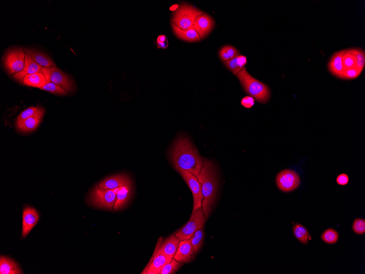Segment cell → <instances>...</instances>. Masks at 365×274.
<instances>
[{"label":"cell","instance_id":"obj_1","mask_svg":"<svg viewBox=\"0 0 365 274\" xmlns=\"http://www.w3.org/2000/svg\"><path fill=\"white\" fill-rule=\"evenodd\" d=\"M171 160L176 170H186L197 178L204 164V158L196 146L190 139L184 136L175 140L171 151Z\"/></svg>","mask_w":365,"mask_h":274},{"label":"cell","instance_id":"obj_2","mask_svg":"<svg viewBox=\"0 0 365 274\" xmlns=\"http://www.w3.org/2000/svg\"><path fill=\"white\" fill-rule=\"evenodd\" d=\"M214 163L205 158L198 179L202 187L204 196L202 208L207 220L210 216L217 196V178Z\"/></svg>","mask_w":365,"mask_h":274},{"label":"cell","instance_id":"obj_3","mask_svg":"<svg viewBox=\"0 0 365 274\" xmlns=\"http://www.w3.org/2000/svg\"><path fill=\"white\" fill-rule=\"evenodd\" d=\"M246 92L260 103L268 102L271 96L270 88L249 74L245 67L236 75Z\"/></svg>","mask_w":365,"mask_h":274},{"label":"cell","instance_id":"obj_4","mask_svg":"<svg viewBox=\"0 0 365 274\" xmlns=\"http://www.w3.org/2000/svg\"><path fill=\"white\" fill-rule=\"evenodd\" d=\"M203 14V12L200 11L191 5L184 4L175 11L171 22L181 29H190L193 28L196 18Z\"/></svg>","mask_w":365,"mask_h":274},{"label":"cell","instance_id":"obj_5","mask_svg":"<svg viewBox=\"0 0 365 274\" xmlns=\"http://www.w3.org/2000/svg\"><path fill=\"white\" fill-rule=\"evenodd\" d=\"M120 187L106 190H102L96 185L90 195V203L97 208L112 209L116 202L117 194Z\"/></svg>","mask_w":365,"mask_h":274},{"label":"cell","instance_id":"obj_6","mask_svg":"<svg viewBox=\"0 0 365 274\" xmlns=\"http://www.w3.org/2000/svg\"><path fill=\"white\" fill-rule=\"evenodd\" d=\"M205 221V216L202 207L192 212L190 220L176 233L175 236L180 241L190 239L198 230L204 228Z\"/></svg>","mask_w":365,"mask_h":274},{"label":"cell","instance_id":"obj_7","mask_svg":"<svg viewBox=\"0 0 365 274\" xmlns=\"http://www.w3.org/2000/svg\"><path fill=\"white\" fill-rule=\"evenodd\" d=\"M26 52L22 48L12 49L4 58V64L9 75L22 71L25 66Z\"/></svg>","mask_w":365,"mask_h":274},{"label":"cell","instance_id":"obj_8","mask_svg":"<svg viewBox=\"0 0 365 274\" xmlns=\"http://www.w3.org/2000/svg\"><path fill=\"white\" fill-rule=\"evenodd\" d=\"M43 74L47 83H53L58 85L67 92L71 93L74 90V83L72 79L64 72L57 68H43Z\"/></svg>","mask_w":365,"mask_h":274},{"label":"cell","instance_id":"obj_9","mask_svg":"<svg viewBox=\"0 0 365 274\" xmlns=\"http://www.w3.org/2000/svg\"><path fill=\"white\" fill-rule=\"evenodd\" d=\"M177 171L185 180L193 193L194 205L192 212H193L202 207L204 196L202 186L198 178L192 173L180 169L177 170Z\"/></svg>","mask_w":365,"mask_h":274},{"label":"cell","instance_id":"obj_10","mask_svg":"<svg viewBox=\"0 0 365 274\" xmlns=\"http://www.w3.org/2000/svg\"><path fill=\"white\" fill-rule=\"evenodd\" d=\"M276 182L280 190L284 192H290L299 187L301 179L299 175L293 170L285 169L278 174Z\"/></svg>","mask_w":365,"mask_h":274},{"label":"cell","instance_id":"obj_11","mask_svg":"<svg viewBox=\"0 0 365 274\" xmlns=\"http://www.w3.org/2000/svg\"><path fill=\"white\" fill-rule=\"evenodd\" d=\"M133 183L130 176L125 174L115 175L99 182V187L102 190H112L125 186H132Z\"/></svg>","mask_w":365,"mask_h":274},{"label":"cell","instance_id":"obj_12","mask_svg":"<svg viewBox=\"0 0 365 274\" xmlns=\"http://www.w3.org/2000/svg\"><path fill=\"white\" fill-rule=\"evenodd\" d=\"M214 25V20L208 14H203L196 18L193 28L199 34L200 39H203L211 32Z\"/></svg>","mask_w":365,"mask_h":274},{"label":"cell","instance_id":"obj_13","mask_svg":"<svg viewBox=\"0 0 365 274\" xmlns=\"http://www.w3.org/2000/svg\"><path fill=\"white\" fill-rule=\"evenodd\" d=\"M173 259L163 254H154L141 273L160 274L163 266L171 262Z\"/></svg>","mask_w":365,"mask_h":274},{"label":"cell","instance_id":"obj_14","mask_svg":"<svg viewBox=\"0 0 365 274\" xmlns=\"http://www.w3.org/2000/svg\"><path fill=\"white\" fill-rule=\"evenodd\" d=\"M39 220V213L35 209L28 206L24 209L23 215V238L30 233Z\"/></svg>","mask_w":365,"mask_h":274},{"label":"cell","instance_id":"obj_15","mask_svg":"<svg viewBox=\"0 0 365 274\" xmlns=\"http://www.w3.org/2000/svg\"><path fill=\"white\" fill-rule=\"evenodd\" d=\"M195 253L190 240H182L180 241L177 251L173 258L181 263H189L192 260Z\"/></svg>","mask_w":365,"mask_h":274},{"label":"cell","instance_id":"obj_16","mask_svg":"<svg viewBox=\"0 0 365 274\" xmlns=\"http://www.w3.org/2000/svg\"><path fill=\"white\" fill-rule=\"evenodd\" d=\"M43 67L36 63L32 58L26 53L25 66L23 70L14 75L13 77L18 82L23 83V79L27 75L35 74L36 72L43 74Z\"/></svg>","mask_w":365,"mask_h":274},{"label":"cell","instance_id":"obj_17","mask_svg":"<svg viewBox=\"0 0 365 274\" xmlns=\"http://www.w3.org/2000/svg\"><path fill=\"white\" fill-rule=\"evenodd\" d=\"M180 240L174 234L164 241L162 244L157 248L154 254H163L167 256L173 258L177 251Z\"/></svg>","mask_w":365,"mask_h":274},{"label":"cell","instance_id":"obj_18","mask_svg":"<svg viewBox=\"0 0 365 274\" xmlns=\"http://www.w3.org/2000/svg\"><path fill=\"white\" fill-rule=\"evenodd\" d=\"M45 113V109L42 111L22 121V122L16 124L17 129L24 133L32 132L37 129V127L41 122L42 118Z\"/></svg>","mask_w":365,"mask_h":274},{"label":"cell","instance_id":"obj_19","mask_svg":"<svg viewBox=\"0 0 365 274\" xmlns=\"http://www.w3.org/2000/svg\"><path fill=\"white\" fill-rule=\"evenodd\" d=\"M345 51L344 50L334 53L328 63V69L331 74L340 79H343L342 57Z\"/></svg>","mask_w":365,"mask_h":274},{"label":"cell","instance_id":"obj_20","mask_svg":"<svg viewBox=\"0 0 365 274\" xmlns=\"http://www.w3.org/2000/svg\"><path fill=\"white\" fill-rule=\"evenodd\" d=\"M25 52L29 55L36 63L46 68H57V65L47 54L30 48H24Z\"/></svg>","mask_w":365,"mask_h":274},{"label":"cell","instance_id":"obj_21","mask_svg":"<svg viewBox=\"0 0 365 274\" xmlns=\"http://www.w3.org/2000/svg\"><path fill=\"white\" fill-rule=\"evenodd\" d=\"M173 32L177 37L182 40L194 42L200 40L199 34L193 28L188 30L181 29L172 23Z\"/></svg>","mask_w":365,"mask_h":274},{"label":"cell","instance_id":"obj_22","mask_svg":"<svg viewBox=\"0 0 365 274\" xmlns=\"http://www.w3.org/2000/svg\"><path fill=\"white\" fill-rule=\"evenodd\" d=\"M132 186H125L120 187L117 194V200L114 206V210L123 208V207L128 202L132 194Z\"/></svg>","mask_w":365,"mask_h":274},{"label":"cell","instance_id":"obj_23","mask_svg":"<svg viewBox=\"0 0 365 274\" xmlns=\"http://www.w3.org/2000/svg\"><path fill=\"white\" fill-rule=\"evenodd\" d=\"M22 83L27 86L40 89L45 86L47 81L42 73L36 72L35 74L27 75L23 79Z\"/></svg>","mask_w":365,"mask_h":274},{"label":"cell","instance_id":"obj_24","mask_svg":"<svg viewBox=\"0 0 365 274\" xmlns=\"http://www.w3.org/2000/svg\"><path fill=\"white\" fill-rule=\"evenodd\" d=\"M0 273L21 274L23 273L19 266L14 260L2 256L0 259Z\"/></svg>","mask_w":365,"mask_h":274},{"label":"cell","instance_id":"obj_25","mask_svg":"<svg viewBox=\"0 0 365 274\" xmlns=\"http://www.w3.org/2000/svg\"><path fill=\"white\" fill-rule=\"evenodd\" d=\"M247 63V60L245 56H239L227 61V62H225L224 64L226 65L230 71L236 76L238 73L245 68Z\"/></svg>","mask_w":365,"mask_h":274},{"label":"cell","instance_id":"obj_26","mask_svg":"<svg viewBox=\"0 0 365 274\" xmlns=\"http://www.w3.org/2000/svg\"><path fill=\"white\" fill-rule=\"evenodd\" d=\"M294 234L297 240L304 245H307L310 238L309 233L307 229L302 224L296 223L293 227Z\"/></svg>","mask_w":365,"mask_h":274},{"label":"cell","instance_id":"obj_27","mask_svg":"<svg viewBox=\"0 0 365 274\" xmlns=\"http://www.w3.org/2000/svg\"><path fill=\"white\" fill-rule=\"evenodd\" d=\"M219 54L221 59L224 62L240 56V53L237 49L231 46L223 47L219 52Z\"/></svg>","mask_w":365,"mask_h":274},{"label":"cell","instance_id":"obj_28","mask_svg":"<svg viewBox=\"0 0 365 274\" xmlns=\"http://www.w3.org/2000/svg\"><path fill=\"white\" fill-rule=\"evenodd\" d=\"M204 239L203 228L198 230L191 237L190 241L194 248L195 253H197L202 247Z\"/></svg>","mask_w":365,"mask_h":274},{"label":"cell","instance_id":"obj_29","mask_svg":"<svg viewBox=\"0 0 365 274\" xmlns=\"http://www.w3.org/2000/svg\"><path fill=\"white\" fill-rule=\"evenodd\" d=\"M44 108L41 107H30L23 111L17 118L16 124L22 122V121L26 120L30 117L34 116L37 114Z\"/></svg>","mask_w":365,"mask_h":274},{"label":"cell","instance_id":"obj_30","mask_svg":"<svg viewBox=\"0 0 365 274\" xmlns=\"http://www.w3.org/2000/svg\"><path fill=\"white\" fill-rule=\"evenodd\" d=\"M349 50L355 57L356 68L362 71L365 65L364 51L359 48H350Z\"/></svg>","mask_w":365,"mask_h":274},{"label":"cell","instance_id":"obj_31","mask_svg":"<svg viewBox=\"0 0 365 274\" xmlns=\"http://www.w3.org/2000/svg\"><path fill=\"white\" fill-rule=\"evenodd\" d=\"M343 71L352 68H356V59L353 54L348 50L345 51L342 57Z\"/></svg>","mask_w":365,"mask_h":274},{"label":"cell","instance_id":"obj_32","mask_svg":"<svg viewBox=\"0 0 365 274\" xmlns=\"http://www.w3.org/2000/svg\"><path fill=\"white\" fill-rule=\"evenodd\" d=\"M339 235L335 230L328 229L321 235V239L327 243L333 244L338 240Z\"/></svg>","mask_w":365,"mask_h":274},{"label":"cell","instance_id":"obj_33","mask_svg":"<svg viewBox=\"0 0 365 274\" xmlns=\"http://www.w3.org/2000/svg\"><path fill=\"white\" fill-rule=\"evenodd\" d=\"M40 89L48 91V92L53 94L59 95H68V92L66 91L58 86V85L53 83H47L45 86L42 87Z\"/></svg>","mask_w":365,"mask_h":274},{"label":"cell","instance_id":"obj_34","mask_svg":"<svg viewBox=\"0 0 365 274\" xmlns=\"http://www.w3.org/2000/svg\"><path fill=\"white\" fill-rule=\"evenodd\" d=\"M181 265V263L173 258L171 262L163 266L160 274L174 273L179 270Z\"/></svg>","mask_w":365,"mask_h":274},{"label":"cell","instance_id":"obj_35","mask_svg":"<svg viewBox=\"0 0 365 274\" xmlns=\"http://www.w3.org/2000/svg\"><path fill=\"white\" fill-rule=\"evenodd\" d=\"M362 71L356 68L350 69L343 71V80H352L359 76Z\"/></svg>","mask_w":365,"mask_h":274},{"label":"cell","instance_id":"obj_36","mask_svg":"<svg viewBox=\"0 0 365 274\" xmlns=\"http://www.w3.org/2000/svg\"><path fill=\"white\" fill-rule=\"evenodd\" d=\"M352 229L356 234H363L365 233V221L363 219L357 218L352 225Z\"/></svg>","mask_w":365,"mask_h":274},{"label":"cell","instance_id":"obj_37","mask_svg":"<svg viewBox=\"0 0 365 274\" xmlns=\"http://www.w3.org/2000/svg\"><path fill=\"white\" fill-rule=\"evenodd\" d=\"M255 103V100L253 98V97L251 96H247L245 97H243L241 101V105L247 108H252Z\"/></svg>","mask_w":365,"mask_h":274},{"label":"cell","instance_id":"obj_38","mask_svg":"<svg viewBox=\"0 0 365 274\" xmlns=\"http://www.w3.org/2000/svg\"><path fill=\"white\" fill-rule=\"evenodd\" d=\"M336 181L337 184L340 186L347 185L349 182L348 176L345 174H340L338 176Z\"/></svg>","mask_w":365,"mask_h":274},{"label":"cell","instance_id":"obj_39","mask_svg":"<svg viewBox=\"0 0 365 274\" xmlns=\"http://www.w3.org/2000/svg\"><path fill=\"white\" fill-rule=\"evenodd\" d=\"M166 41V37L165 36H160L159 38H158L157 39V43L158 45L159 44H165V41Z\"/></svg>","mask_w":365,"mask_h":274}]
</instances>
